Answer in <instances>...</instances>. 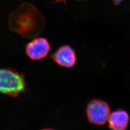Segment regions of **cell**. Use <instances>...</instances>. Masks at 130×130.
<instances>
[{
	"label": "cell",
	"mask_w": 130,
	"mask_h": 130,
	"mask_svg": "<svg viewBox=\"0 0 130 130\" xmlns=\"http://www.w3.org/2000/svg\"><path fill=\"white\" fill-rule=\"evenodd\" d=\"M10 29L28 39L36 37L45 25L44 18L34 5L25 3L12 12L9 16Z\"/></svg>",
	"instance_id": "1"
},
{
	"label": "cell",
	"mask_w": 130,
	"mask_h": 130,
	"mask_svg": "<svg viewBox=\"0 0 130 130\" xmlns=\"http://www.w3.org/2000/svg\"><path fill=\"white\" fill-rule=\"evenodd\" d=\"M25 89L23 75L13 69H0V93L16 97Z\"/></svg>",
	"instance_id": "2"
},
{
	"label": "cell",
	"mask_w": 130,
	"mask_h": 130,
	"mask_svg": "<svg viewBox=\"0 0 130 130\" xmlns=\"http://www.w3.org/2000/svg\"><path fill=\"white\" fill-rule=\"evenodd\" d=\"M110 114V108L105 101L97 98L91 100L86 108L87 120L94 125H104L108 121Z\"/></svg>",
	"instance_id": "3"
},
{
	"label": "cell",
	"mask_w": 130,
	"mask_h": 130,
	"mask_svg": "<svg viewBox=\"0 0 130 130\" xmlns=\"http://www.w3.org/2000/svg\"><path fill=\"white\" fill-rule=\"evenodd\" d=\"M50 45L46 39H34L26 47V53L28 56L34 60L45 58L50 51Z\"/></svg>",
	"instance_id": "4"
},
{
	"label": "cell",
	"mask_w": 130,
	"mask_h": 130,
	"mask_svg": "<svg viewBox=\"0 0 130 130\" xmlns=\"http://www.w3.org/2000/svg\"><path fill=\"white\" fill-rule=\"evenodd\" d=\"M51 58L58 66L69 69L74 67L77 61L76 52L68 44L60 47L52 55Z\"/></svg>",
	"instance_id": "5"
},
{
	"label": "cell",
	"mask_w": 130,
	"mask_h": 130,
	"mask_svg": "<svg viewBox=\"0 0 130 130\" xmlns=\"http://www.w3.org/2000/svg\"><path fill=\"white\" fill-rule=\"evenodd\" d=\"M130 121L128 112L119 108L110 113L108 119V127L113 130H125L127 129Z\"/></svg>",
	"instance_id": "6"
},
{
	"label": "cell",
	"mask_w": 130,
	"mask_h": 130,
	"mask_svg": "<svg viewBox=\"0 0 130 130\" xmlns=\"http://www.w3.org/2000/svg\"><path fill=\"white\" fill-rule=\"evenodd\" d=\"M122 1L123 0H112L113 3L116 5H119Z\"/></svg>",
	"instance_id": "7"
},
{
	"label": "cell",
	"mask_w": 130,
	"mask_h": 130,
	"mask_svg": "<svg viewBox=\"0 0 130 130\" xmlns=\"http://www.w3.org/2000/svg\"><path fill=\"white\" fill-rule=\"evenodd\" d=\"M62 1H63V2H64V3H65L66 0H56L55 2V3H56V2H62Z\"/></svg>",
	"instance_id": "8"
}]
</instances>
